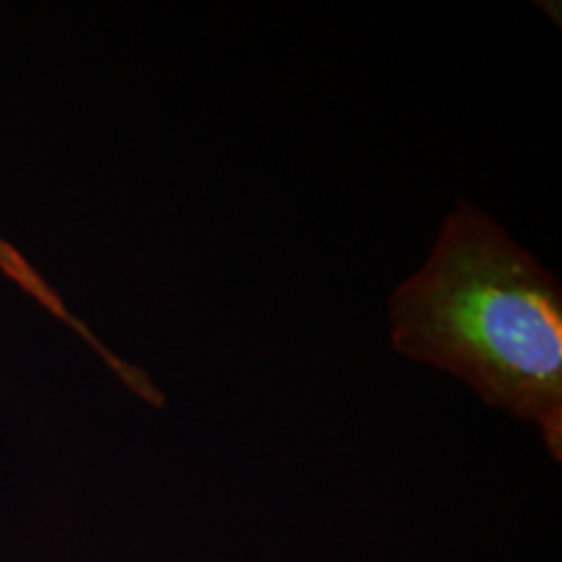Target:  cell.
I'll return each instance as SVG.
<instances>
[{
	"mask_svg": "<svg viewBox=\"0 0 562 562\" xmlns=\"http://www.w3.org/2000/svg\"><path fill=\"white\" fill-rule=\"evenodd\" d=\"M393 349L539 427L562 459V290L492 216L459 201L389 302Z\"/></svg>",
	"mask_w": 562,
	"mask_h": 562,
	"instance_id": "1",
	"label": "cell"
},
{
	"mask_svg": "<svg viewBox=\"0 0 562 562\" xmlns=\"http://www.w3.org/2000/svg\"><path fill=\"white\" fill-rule=\"evenodd\" d=\"M0 271H3L5 277H11L13 281H16L21 290L30 292L32 297L40 302V305H45L47 311L55 315V318H60L63 323H68V326L74 328V331H79V328H81L79 321H76L74 315L68 313V307L63 305V300L53 292V286L47 284V281L42 279L40 273L34 271L32 266L26 263L24 258H21L19 252L13 250L5 240H0Z\"/></svg>",
	"mask_w": 562,
	"mask_h": 562,
	"instance_id": "2",
	"label": "cell"
}]
</instances>
